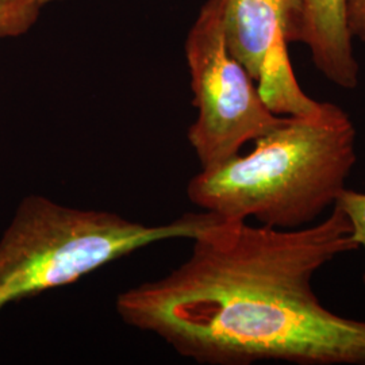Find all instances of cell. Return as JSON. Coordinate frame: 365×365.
<instances>
[{"mask_svg": "<svg viewBox=\"0 0 365 365\" xmlns=\"http://www.w3.org/2000/svg\"><path fill=\"white\" fill-rule=\"evenodd\" d=\"M294 11L295 0H223L229 52L280 117L309 115L322 106L303 92L291 66L286 36Z\"/></svg>", "mask_w": 365, "mask_h": 365, "instance_id": "5", "label": "cell"}, {"mask_svg": "<svg viewBox=\"0 0 365 365\" xmlns=\"http://www.w3.org/2000/svg\"><path fill=\"white\" fill-rule=\"evenodd\" d=\"M345 214L351 225L353 238L359 249H364L365 253V192L346 188L336 203ZM363 283L365 286V268L363 272Z\"/></svg>", "mask_w": 365, "mask_h": 365, "instance_id": "8", "label": "cell"}, {"mask_svg": "<svg viewBox=\"0 0 365 365\" xmlns=\"http://www.w3.org/2000/svg\"><path fill=\"white\" fill-rule=\"evenodd\" d=\"M195 122L188 141L200 164L211 170L240 155L241 148L272 130L283 118L265 105L255 80L226 45L223 0H207L185 42Z\"/></svg>", "mask_w": 365, "mask_h": 365, "instance_id": "4", "label": "cell"}, {"mask_svg": "<svg viewBox=\"0 0 365 365\" xmlns=\"http://www.w3.org/2000/svg\"><path fill=\"white\" fill-rule=\"evenodd\" d=\"M209 218L203 210L148 225L113 211L26 196L0 238V313L14 302L72 284L138 249L191 241Z\"/></svg>", "mask_w": 365, "mask_h": 365, "instance_id": "3", "label": "cell"}, {"mask_svg": "<svg viewBox=\"0 0 365 365\" xmlns=\"http://www.w3.org/2000/svg\"><path fill=\"white\" fill-rule=\"evenodd\" d=\"M191 241L176 269L118 295L125 324L197 364L365 365V319L331 312L314 289L325 265L359 250L339 206L299 229L210 212Z\"/></svg>", "mask_w": 365, "mask_h": 365, "instance_id": "1", "label": "cell"}, {"mask_svg": "<svg viewBox=\"0 0 365 365\" xmlns=\"http://www.w3.org/2000/svg\"><path fill=\"white\" fill-rule=\"evenodd\" d=\"M348 19L353 38L365 42V0H348Z\"/></svg>", "mask_w": 365, "mask_h": 365, "instance_id": "9", "label": "cell"}, {"mask_svg": "<svg viewBox=\"0 0 365 365\" xmlns=\"http://www.w3.org/2000/svg\"><path fill=\"white\" fill-rule=\"evenodd\" d=\"M37 4H39L41 7L43 6V4H46V3H51V1H56V0H34Z\"/></svg>", "mask_w": 365, "mask_h": 365, "instance_id": "10", "label": "cell"}, {"mask_svg": "<svg viewBox=\"0 0 365 365\" xmlns=\"http://www.w3.org/2000/svg\"><path fill=\"white\" fill-rule=\"evenodd\" d=\"M39 10L34 0H0V38L25 34L36 24Z\"/></svg>", "mask_w": 365, "mask_h": 365, "instance_id": "7", "label": "cell"}, {"mask_svg": "<svg viewBox=\"0 0 365 365\" xmlns=\"http://www.w3.org/2000/svg\"><path fill=\"white\" fill-rule=\"evenodd\" d=\"M286 38L288 45L303 43L330 83L342 90L359 87L360 64L353 49L348 0H295Z\"/></svg>", "mask_w": 365, "mask_h": 365, "instance_id": "6", "label": "cell"}, {"mask_svg": "<svg viewBox=\"0 0 365 365\" xmlns=\"http://www.w3.org/2000/svg\"><path fill=\"white\" fill-rule=\"evenodd\" d=\"M253 143L248 155L200 170L187 185L188 199L226 220L299 229L336 206L357 163L354 123L330 102L283 118Z\"/></svg>", "mask_w": 365, "mask_h": 365, "instance_id": "2", "label": "cell"}]
</instances>
